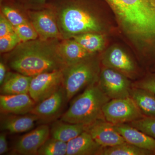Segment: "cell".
Instances as JSON below:
<instances>
[{"label":"cell","mask_w":155,"mask_h":155,"mask_svg":"<svg viewBox=\"0 0 155 155\" xmlns=\"http://www.w3.org/2000/svg\"><path fill=\"white\" fill-rule=\"evenodd\" d=\"M47 41H31L19 45L9 56L8 64L11 69L33 77L44 72L64 70L67 67L55 47Z\"/></svg>","instance_id":"cell-1"},{"label":"cell","mask_w":155,"mask_h":155,"mask_svg":"<svg viewBox=\"0 0 155 155\" xmlns=\"http://www.w3.org/2000/svg\"><path fill=\"white\" fill-rule=\"evenodd\" d=\"M110 100L98 81L95 82L73 100L61 119L72 124L91 125L97 120L104 119L103 107Z\"/></svg>","instance_id":"cell-2"},{"label":"cell","mask_w":155,"mask_h":155,"mask_svg":"<svg viewBox=\"0 0 155 155\" xmlns=\"http://www.w3.org/2000/svg\"><path fill=\"white\" fill-rule=\"evenodd\" d=\"M63 72L68 102L81 91L98 81V66L90 58L67 66Z\"/></svg>","instance_id":"cell-3"},{"label":"cell","mask_w":155,"mask_h":155,"mask_svg":"<svg viewBox=\"0 0 155 155\" xmlns=\"http://www.w3.org/2000/svg\"><path fill=\"white\" fill-rule=\"evenodd\" d=\"M61 28L67 35H75L95 32L101 30L96 19L83 9L76 6H68L60 15Z\"/></svg>","instance_id":"cell-4"},{"label":"cell","mask_w":155,"mask_h":155,"mask_svg":"<svg viewBox=\"0 0 155 155\" xmlns=\"http://www.w3.org/2000/svg\"><path fill=\"white\" fill-rule=\"evenodd\" d=\"M103 116L114 125L130 123L145 116L130 97L110 100L103 107Z\"/></svg>","instance_id":"cell-5"},{"label":"cell","mask_w":155,"mask_h":155,"mask_svg":"<svg viewBox=\"0 0 155 155\" xmlns=\"http://www.w3.org/2000/svg\"><path fill=\"white\" fill-rule=\"evenodd\" d=\"M63 71L44 72L32 77L28 94L36 104L51 96L63 86Z\"/></svg>","instance_id":"cell-6"},{"label":"cell","mask_w":155,"mask_h":155,"mask_svg":"<svg viewBox=\"0 0 155 155\" xmlns=\"http://www.w3.org/2000/svg\"><path fill=\"white\" fill-rule=\"evenodd\" d=\"M101 88L111 100L130 97L132 84L127 77L115 69H102L98 81Z\"/></svg>","instance_id":"cell-7"},{"label":"cell","mask_w":155,"mask_h":155,"mask_svg":"<svg viewBox=\"0 0 155 155\" xmlns=\"http://www.w3.org/2000/svg\"><path fill=\"white\" fill-rule=\"evenodd\" d=\"M67 102V94L63 86L51 96L36 104L30 113L37 116L38 122L47 124L54 122L62 116Z\"/></svg>","instance_id":"cell-8"},{"label":"cell","mask_w":155,"mask_h":155,"mask_svg":"<svg viewBox=\"0 0 155 155\" xmlns=\"http://www.w3.org/2000/svg\"><path fill=\"white\" fill-rule=\"evenodd\" d=\"M50 128L42 124L18 140L11 150V155H36L41 147L50 137Z\"/></svg>","instance_id":"cell-9"},{"label":"cell","mask_w":155,"mask_h":155,"mask_svg":"<svg viewBox=\"0 0 155 155\" xmlns=\"http://www.w3.org/2000/svg\"><path fill=\"white\" fill-rule=\"evenodd\" d=\"M86 131L102 147L115 146L126 142L114 125L104 119H99L88 125Z\"/></svg>","instance_id":"cell-10"},{"label":"cell","mask_w":155,"mask_h":155,"mask_svg":"<svg viewBox=\"0 0 155 155\" xmlns=\"http://www.w3.org/2000/svg\"><path fill=\"white\" fill-rule=\"evenodd\" d=\"M31 24L36 30L40 40L60 38L61 34L53 12L48 10L31 13Z\"/></svg>","instance_id":"cell-11"},{"label":"cell","mask_w":155,"mask_h":155,"mask_svg":"<svg viewBox=\"0 0 155 155\" xmlns=\"http://www.w3.org/2000/svg\"><path fill=\"white\" fill-rule=\"evenodd\" d=\"M36 104L28 94L0 95L1 114H29Z\"/></svg>","instance_id":"cell-12"},{"label":"cell","mask_w":155,"mask_h":155,"mask_svg":"<svg viewBox=\"0 0 155 155\" xmlns=\"http://www.w3.org/2000/svg\"><path fill=\"white\" fill-rule=\"evenodd\" d=\"M38 120L37 116L30 113L24 115L1 114L0 127L2 131L22 133L32 129Z\"/></svg>","instance_id":"cell-13"},{"label":"cell","mask_w":155,"mask_h":155,"mask_svg":"<svg viewBox=\"0 0 155 155\" xmlns=\"http://www.w3.org/2000/svg\"><path fill=\"white\" fill-rule=\"evenodd\" d=\"M114 126L126 142L155 153V138L127 123Z\"/></svg>","instance_id":"cell-14"},{"label":"cell","mask_w":155,"mask_h":155,"mask_svg":"<svg viewBox=\"0 0 155 155\" xmlns=\"http://www.w3.org/2000/svg\"><path fill=\"white\" fill-rule=\"evenodd\" d=\"M102 148L85 131L67 143V155H99Z\"/></svg>","instance_id":"cell-15"},{"label":"cell","mask_w":155,"mask_h":155,"mask_svg":"<svg viewBox=\"0 0 155 155\" xmlns=\"http://www.w3.org/2000/svg\"><path fill=\"white\" fill-rule=\"evenodd\" d=\"M105 66L115 69L127 78H133L136 71L133 61L127 54L119 48H115L104 59Z\"/></svg>","instance_id":"cell-16"},{"label":"cell","mask_w":155,"mask_h":155,"mask_svg":"<svg viewBox=\"0 0 155 155\" xmlns=\"http://www.w3.org/2000/svg\"><path fill=\"white\" fill-rule=\"evenodd\" d=\"M32 78L19 72H8L1 85V94H28Z\"/></svg>","instance_id":"cell-17"},{"label":"cell","mask_w":155,"mask_h":155,"mask_svg":"<svg viewBox=\"0 0 155 155\" xmlns=\"http://www.w3.org/2000/svg\"><path fill=\"white\" fill-rule=\"evenodd\" d=\"M57 50L67 66L90 58L92 55L74 39L62 42L57 45Z\"/></svg>","instance_id":"cell-18"},{"label":"cell","mask_w":155,"mask_h":155,"mask_svg":"<svg viewBox=\"0 0 155 155\" xmlns=\"http://www.w3.org/2000/svg\"><path fill=\"white\" fill-rule=\"evenodd\" d=\"M88 125L72 124L58 120L53 122L50 128L51 137L67 143L86 131Z\"/></svg>","instance_id":"cell-19"},{"label":"cell","mask_w":155,"mask_h":155,"mask_svg":"<svg viewBox=\"0 0 155 155\" xmlns=\"http://www.w3.org/2000/svg\"><path fill=\"white\" fill-rule=\"evenodd\" d=\"M130 97L145 116L155 117V94L147 90L132 87Z\"/></svg>","instance_id":"cell-20"},{"label":"cell","mask_w":155,"mask_h":155,"mask_svg":"<svg viewBox=\"0 0 155 155\" xmlns=\"http://www.w3.org/2000/svg\"><path fill=\"white\" fill-rule=\"evenodd\" d=\"M99 155H155V153L125 142L115 146L102 147Z\"/></svg>","instance_id":"cell-21"},{"label":"cell","mask_w":155,"mask_h":155,"mask_svg":"<svg viewBox=\"0 0 155 155\" xmlns=\"http://www.w3.org/2000/svg\"><path fill=\"white\" fill-rule=\"evenodd\" d=\"M73 38L84 49L92 54L101 49L104 45L103 36L96 33L81 34L73 36Z\"/></svg>","instance_id":"cell-22"},{"label":"cell","mask_w":155,"mask_h":155,"mask_svg":"<svg viewBox=\"0 0 155 155\" xmlns=\"http://www.w3.org/2000/svg\"><path fill=\"white\" fill-rule=\"evenodd\" d=\"M67 143L51 137L45 141L38 152V155H66Z\"/></svg>","instance_id":"cell-23"},{"label":"cell","mask_w":155,"mask_h":155,"mask_svg":"<svg viewBox=\"0 0 155 155\" xmlns=\"http://www.w3.org/2000/svg\"><path fill=\"white\" fill-rule=\"evenodd\" d=\"M13 28L14 32L22 42L35 40L38 37L33 25L28 22Z\"/></svg>","instance_id":"cell-24"},{"label":"cell","mask_w":155,"mask_h":155,"mask_svg":"<svg viewBox=\"0 0 155 155\" xmlns=\"http://www.w3.org/2000/svg\"><path fill=\"white\" fill-rule=\"evenodd\" d=\"M127 124L155 138V117L144 116Z\"/></svg>","instance_id":"cell-25"},{"label":"cell","mask_w":155,"mask_h":155,"mask_svg":"<svg viewBox=\"0 0 155 155\" xmlns=\"http://www.w3.org/2000/svg\"><path fill=\"white\" fill-rule=\"evenodd\" d=\"M22 42L15 32L0 37V51L1 53L10 51Z\"/></svg>","instance_id":"cell-26"},{"label":"cell","mask_w":155,"mask_h":155,"mask_svg":"<svg viewBox=\"0 0 155 155\" xmlns=\"http://www.w3.org/2000/svg\"><path fill=\"white\" fill-rule=\"evenodd\" d=\"M2 13L13 27L28 22L27 20L18 11L8 6L3 7L2 9Z\"/></svg>","instance_id":"cell-27"},{"label":"cell","mask_w":155,"mask_h":155,"mask_svg":"<svg viewBox=\"0 0 155 155\" xmlns=\"http://www.w3.org/2000/svg\"><path fill=\"white\" fill-rule=\"evenodd\" d=\"M132 87L144 89L155 94V73H151L143 80L133 84Z\"/></svg>","instance_id":"cell-28"},{"label":"cell","mask_w":155,"mask_h":155,"mask_svg":"<svg viewBox=\"0 0 155 155\" xmlns=\"http://www.w3.org/2000/svg\"><path fill=\"white\" fill-rule=\"evenodd\" d=\"M14 28L2 13L0 15V37L14 32Z\"/></svg>","instance_id":"cell-29"},{"label":"cell","mask_w":155,"mask_h":155,"mask_svg":"<svg viewBox=\"0 0 155 155\" xmlns=\"http://www.w3.org/2000/svg\"><path fill=\"white\" fill-rule=\"evenodd\" d=\"M8 151L7 134L6 131H2L0 134V155L6 153Z\"/></svg>","instance_id":"cell-30"},{"label":"cell","mask_w":155,"mask_h":155,"mask_svg":"<svg viewBox=\"0 0 155 155\" xmlns=\"http://www.w3.org/2000/svg\"><path fill=\"white\" fill-rule=\"evenodd\" d=\"M7 68L5 65L1 61L0 63V84H2L7 75Z\"/></svg>","instance_id":"cell-31"},{"label":"cell","mask_w":155,"mask_h":155,"mask_svg":"<svg viewBox=\"0 0 155 155\" xmlns=\"http://www.w3.org/2000/svg\"><path fill=\"white\" fill-rule=\"evenodd\" d=\"M36 1L40 3H44L45 2L46 0H36Z\"/></svg>","instance_id":"cell-32"}]
</instances>
